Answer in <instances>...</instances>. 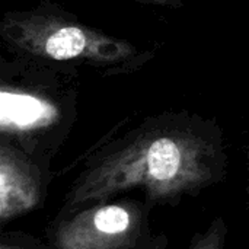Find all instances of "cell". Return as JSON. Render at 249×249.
Instances as JSON below:
<instances>
[{
    "instance_id": "4",
    "label": "cell",
    "mask_w": 249,
    "mask_h": 249,
    "mask_svg": "<svg viewBox=\"0 0 249 249\" xmlns=\"http://www.w3.org/2000/svg\"><path fill=\"white\" fill-rule=\"evenodd\" d=\"M48 107L29 95L1 93V123L3 125L28 127L47 118Z\"/></svg>"
},
{
    "instance_id": "5",
    "label": "cell",
    "mask_w": 249,
    "mask_h": 249,
    "mask_svg": "<svg viewBox=\"0 0 249 249\" xmlns=\"http://www.w3.org/2000/svg\"><path fill=\"white\" fill-rule=\"evenodd\" d=\"M89 39L83 29L77 26H63L55 29L44 41V51L54 60H69L80 55L88 48Z\"/></svg>"
},
{
    "instance_id": "2",
    "label": "cell",
    "mask_w": 249,
    "mask_h": 249,
    "mask_svg": "<svg viewBox=\"0 0 249 249\" xmlns=\"http://www.w3.org/2000/svg\"><path fill=\"white\" fill-rule=\"evenodd\" d=\"M142 212L133 204H102L64 222L55 233L60 249H128L134 247Z\"/></svg>"
},
{
    "instance_id": "1",
    "label": "cell",
    "mask_w": 249,
    "mask_h": 249,
    "mask_svg": "<svg viewBox=\"0 0 249 249\" xmlns=\"http://www.w3.org/2000/svg\"><path fill=\"white\" fill-rule=\"evenodd\" d=\"M209 177L200 142L175 134L152 136L89 171L73 188L69 206L77 207L139 185L153 198H169L201 187Z\"/></svg>"
},
{
    "instance_id": "6",
    "label": "cell",
    "mask_w": 249,
    "mask_h": 249,
    "mask_svg": "<svg viewBox=\"0 0 249 249\" xmlns=\"http://www.w3.org/2000/svg\"><path fill=\"white\" fill-rule=\"evenodd\" d=\"M225 242L223 222L217 220L204 235H200L190 249H222Z\"/></svg>"
},
{
    "instance_id": "3",
    "label": "cell",
    "mask_w": 249,
    "mask_h": 249,
    "mask_svg": "<svg viewBox=\"0 0 249 249\" xmlns=\"http://www.w3.org/2000/svg\"><path fill=\"white\" fill-rule=\"evenodd\" d=\"M39 179L34 168L13 150L3 147L0 155V216L6 222L36 206Z\"/></svg>"
}]
</instances>
